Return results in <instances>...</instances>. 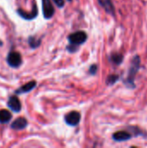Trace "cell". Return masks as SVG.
Returning <instances> with one entry per match:
<instances>
[{"instance_id":"cell-6","label":"cell","mask_w":147,"mask_h":148,"mask_svg":"<svg viewBox=\"0 0 147 148\" xmlns=\"http://www.w3.org/2000/svg\"><path fill=\"white\" fill-rule=\"evenodd\" d=\"M42 10H43V16L47 19L52 17V16L55 13V10L50 0H42Z\"/></svg>"},{"instance_id":"cell-5","label":"cell","mask_w":147,"mask_h":148,"mask_svg":"<svg viewBox=\"0 0 147 148\" xmlns=\"http://www.w3.org/2000/svg\"><path fill=\"white\" fill-rule=\"evenodd\" d=\"M133 138V135L128 131H119L113 134V140L117 142H122L129 140Z\"/></svg>"},{"instance_id":"cell-8","label":"cell","mask_w":147,"mask_h":148,"mask_svg":"<svg viewBox=\"0 0 147 148\" xmlns=\"http://www.w3.org/2000/svg\"><path fill=\"white\" fill-rule=\"evenodd\" d=\"M8 107L14 112H19L21 110V103L16 96H10L8 101Z\"/></svg>"},{"instance_id":"cell-20","label":"cell","mask_w":147,"mask_h":148,"mask_svg":"<svg viewBox=\"0 0 147 148\" xmlns=\"http://www.w3.org/2000/svg\"><path fill=\"white\" fill-rule=\"evenodd\" d=\"M68 1H71V0H68Z\"/></svg>"},{"instance_id":"cell-19","label":"cell","mask_w":147,"mask_h":148,"mask_svg":"<svg viewBox=\"0 0 147 148\" xmlns=\"http://www.w3.org/2000/svg\"><path fill=\"white\" fill-rule=\"evenodd\" d=\"M2 44H3V42H2V41H0V46H2Z\"/></svg>"},{"instance_id":"cell-13","label":"cell","mask_w":147,"mask_h":148,"mask_svg":"<svg viewBox=\"0 0 147 148\" xmlns=\"http://www.w3.org/2000/svg\"><path fill=\"white\" fill-rule=\"evenodd\" d=\"M11 117H12V115L8 110H5V109L0 110V122L1 123L8 122L11 119Z\"/></svg>"},{"instance_id":"cell-1","label":"cell","mask_w":147,"mask_h":148,"mask_svg":"<svg viewBox=\"0 0 147 148\" xmlns=\"http://www.w3.org/2000/svg\"><path fill=\"white\" fill-rule=\"evenodd\" d=\"M140 63H141V60H140L139 56H138V55L134 56L131 62V65L128 69L127 76L124 80V83L126 87H128L130 88H134L136 87L135 86V78H136V75L138 74V72L140 69Z\"/></svg>"},{"instance_id":"cell-10","label":"cell","mask_w":147,"mask_h":148,"mask_svg":"<svg viewBox=\"0 0 147 148\" xmlns=\"http://www.w3.org/2000/svg\"><path fill=\"white\" fill-rule=\"evenodd\" d=\"M27 125H28V122H27L26 119L21 117V118H17L11 124V127L15 130H21V129H23L24 127H26Z\"/></svg>"},{"instance_id":"cell-15","label":"cell","mask_w":147,"mask_h":148,"mask_svg":"<svg viewBox=\"0 0 147 148\" xmlns=\"http://www.w3.org/2000/svg\"><path fill=\"white\" fill-rule=\"evenodd\" d=\"M120 80V76L118 75H110L107 78V84L109 86H112L115 84Z\"/></svg>"},{"instance_id":"cell-9","label":"cell","mask_w":147,"mask_h":148,"mask_svg":"<svg viewBox=\"0 0 147 148\" xmlns=\"http://www.w3.org/2000/svg\"><path fill=\"white\" fill-rule=\"evenodd\" d=\"M17 13L23 18L25 19H32V18H35L37 15V7H36V4H34L33 5V10L31 12H25L23 11V10L21 9H18L17 10Z\"/></svg>"},{"instance_id":"cell-4","label":"cell","mask_w":147,"mask_h":148,"mask_svg":"<svg viewBox=\"0 0 147 148\" xmlns=\"http://www.w3.org/2000/svg\"><path fill=\"white\" fill-rule=\"evenodd\" d=\"M80 120H81V114H80V113H78L76 111H72V112L68 113V114H66V116H65L66 123L70 126L78 125L80 122Z\"/></svg>"},{"instance_id":"cell-18","label":"cell","mask_w":147,"mask_h":148,"mask_svg":"<svg viewBox=\"0 0 147 148\" xmlns=\"http://www.w3.org/2000/svg\"><path fill=\"white\" fill-rule=\"evenodd\" d=\"M53 1L60 8H62V7L64 6V0H53Z\"/></svg>"},{"instance_id":"cell-16","label":"cell","mask_w":147,"mask_h":148,"mask_svg":"<svg viewBox=\"0 0 147 148\" xmlns=\"http://www.w3.org/2000/svg\"><path fill=\"white\" fill-rule=\"evenodd\" d=\"M40 42H41V41H40L39 39H36V38L34 37V36H31V37L29 39V45H30L32 48H36V47L39 46Z\"/></svg>"},{"instance_id":"cell-12","label":"cell","mask_w":147,"mask_h":148,"mask_svg":"<svg viewBox=\"0 0 147 148\" xmlns=\"http://www.w3.org/2000/svg\"><path fill=\"white\" fill-rule=\"evenodd\" d=\"M109 59H110V61H111L112 63H113V64L119 66V65H120L121 62H123L124 57H123V55L120 54V53H113V54L110 56V58H109Z\"/></svg>"},{"instance_id":"cell-3","label":"cell","mask_w":147,"mask_h":148,"mask_svg":"<svg viewBox=\"0 0 147 148\" xmlns=\"http://www.w3.org/2000/svg\"><path fill=\"white\" fill-rule=\"evenodd\" d=\"M7 62L9 63L10 67L17 68L22 63V57L19 53L12 51L7 56Z\"/></svg>"},{"instance_id":"cell-17","label":"cell","mask_w":147,"mask_h":148,"mask_svg":"<svg viewBox=\"0 0 147 148\" xmlns=\"http://www.w3.org/2000/svg\"><path fill=\"white\" fill-rule=\"evenodd\" d=\"M97 69H98L97 65L94 64V65H92V66H91V68H90V69H89V72H90V74H91V75H95V74H96V72H97Z\"/></svg>"},{"instance_id":"cell-2","label":"cell","mask_w":147,"mask_h":148,"mask_svg":"<svg viewBox=\"0 0 147 148\" xmlns=\"http://www.w3.org/2000/svg\"><path fill=\"white\" fill-rule=\"evenodd\" d=\"M87 40V34L83 31H77L68 36V41L73 45H80Z\"/></svg>"},{"instance_id":"cell-11","label":"cell","mask_w":147,"mask_h":148,"mask_svg":"<svg viewBox=\"0 0 147 148\" xmlns=\"http://www.w3.org/2000/svg\"><path fill=\"white\" fill-rule=\"evenodd\" d=\"M36 85V82L35 81H32V82H29L28 83H26L25 85L22 86L19 89H17L16 91V94H22V93H28L29 91H31Z\"/></svg>"},{"instance_id":"cell-14","label":"cell","mask_w":147,"mask_h":148,"mask_svg":"<svg viewBox=\"0 0 147 148\" xmlns=\"http://www.w3.org/2000/svg\"><path fill=\"white\" fill-rule=\"evenodd\" d=\"M128 132L131 133L133 137H139V136H143V131L139 128L138 127H128Z\"/></svg>"},{"instance_id":"cell-7","label":"cell","mask_w":147,"mask_h":148,"mask_svg":"<svg viewBox=\"0 0 147 148\" xmlns=\"http://www.w3.org/2000/svg\"><path fill=\"white\" fill-rule=\"evenodd\" d=\"M100 4L102 6V8L107 11V13L114 16L115 15V8L112 2V0H98Z\"/></svg>"}]
</instances>
